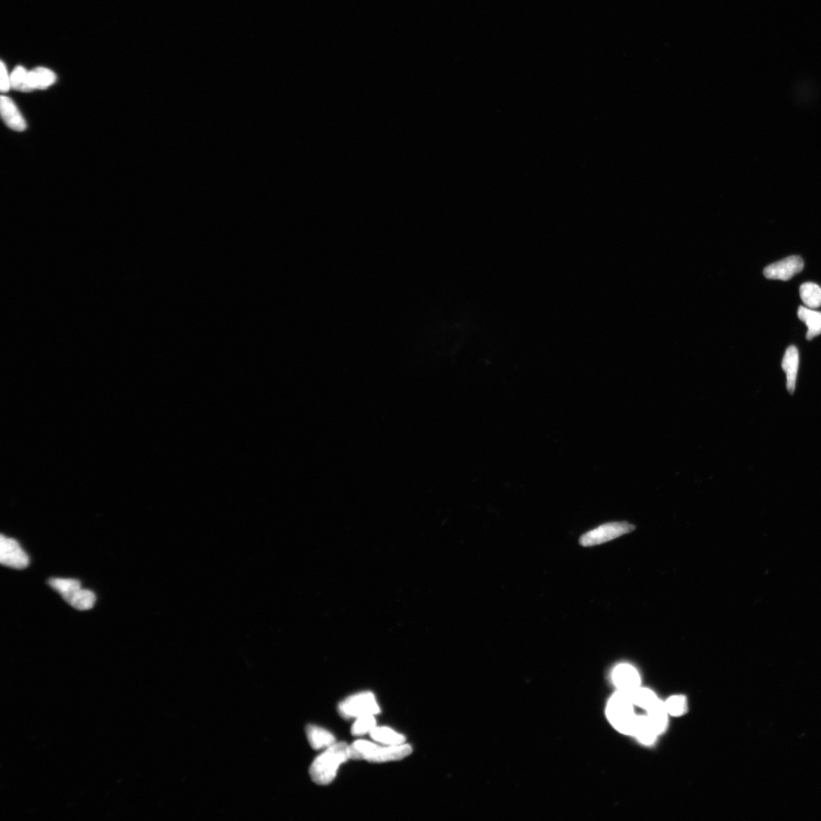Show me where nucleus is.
<instances>
[{
  "label": "nucleus",
  "mask_w": 821,
  "mask_h": 821,
  "mask_svg": "<svg viewBox=\"0 0 821 821\" xmlns=\"http://www.w3.org/2000/svg\"><path fill=\"white\" fill-rule=\"evenodd\" d=\"M348 760L349 754L347 744L335 743L313 762L310 769L312 780L319 785L330 784L335 779L338 766Z\"/></svg>",
  "instance_id": "obj_1"
},
{
  "label": "nucleus",
  "mask_w": 821,
  "mask_h": 821,
  "mask_svg": "<svg viewBox=\"0 0 821 821\" xmlns=\"http://www.w3.org/2000/svg\"><path fill=\"white\" fill-rule=\"evenodd\" d=\"M606 714L610 724L623 735L633 736L638 717L633 712V704L627 693L618 691L608 703Z\"/></svg>",
  "instance_id": "obj_2"
},
{
  "label": "nucleus",
  "mask_w": 821,
  "mask_h": 821,
  "mask_svg": "<svg viewBox=\"0 0 821 821\" xmlns=\"http://www.w3.org/2000/svg\"><path fill=\"white\" fill-rule=\"evenodd\" d=\"M48 584L75 609L90 610L95 603V594L91 590L82 589L78 579L52 578Z\"/></svg>",
  "instance_id": "obj_3"
},
{
  "label": "nucleus",
  "mask_w": 821,
  "mask_h": 821,
  "mask_svg": "<svg viewBox=\"0 0 821 821\" xmlns=\"http://www.w3.org/2000/svg\"><path fill=\"white\" fill-rule=\"evenodd\" d=\"M338 712L345 719L377 715L380 709L374 694L364 692L351 696L338 705Z\"/></svg>",
  "instance_id": "obj_4"
},
{
  "label": "nucleus",
  "mask_w": 821,
  "mask_h": 821,
  "mask_svg": "<svg viewBox=\"0 0 821 821\" xmlns=\"http://www.w3.org/2000/svg\"><path fill=\"white\" fill-rule=\"evenodd\" d=\"M634 525L627 522H613L591 530L581 536L579 544L584 547H592L604 544L621 536L634 531Z\"/></svg>",
  "instance_id": "obj_5"
},
{
  "label": "nucleus",
  "mask_w": 821,
  "mask_h": 821,
  "mask_svg": "<svg viewBox=\"0 0 821 821\" xmlns=\"http://www.w3.org/2000/svg\"><path fill=\"white\" fill-rule=\"evenodd\" d=\"M0 563L17 570H23L29 565V557L21 549L18 542L5 537H0Z\"/></svg>",
  "instance_id": "obj_6"
},
{
  "label": "nucleus",
  "mask_w": 821,
  "mask_h": 821,
  "mask_svg": "<svg viewBox=\"0 0 821 821\" xmlns=\"http://www.w3.org/2000/svg\"><path fill=\"white\" fill-rule=\"evenodd\" d=\"M804 269V261L801 257L791 256L766 267L763 275L766 279L782 281L790 280Z\"/></svg>",
  "instance_id": "obj_7"
},
{
  "label": "nucleus",
  "mask_w": 821,
  "mask_h": 821,
  "mask_svg": "<svg viewBox=\"0 0 821 821\" xmlns=\"http://www.w3.org/2000/svg\"><path fill=\"white\" fill-rule=\"evenodd\" d=\"M612 680L620 692L629 694L640 687V677L634 667L628 664H621L616 667L612 673Z\"/></svg>",
  "instance_id": "obj_8"
},
{
  "label": "nucleus",
  "mask_w": 821,
  "mask_h": 821,
  "mask_svg": "<svg viewBox=\"0 0 821 821\" xmlns=\"http://www.w3.org/2000/svg\"><path fill=\"white\" fill-rule=\"evenodd\" d=\"M0 112L4 123L17 132H23L27 128L26 119L21 115L16 104L9 97L1 96Z\"/></svg>",
  "instance_id": "obj_9"
},
{
  "label": "nucleus",
  "mask_w": 821,
  "mask_h": 821,
  "mask_svg": "<svg viewBox=\"0 0 821 821\" xmlns=\"http://www.w3.org/2000/svg\"><path fill=\"white\" fill-rule=\"evenodd\" d=\"M412 752V748L409 744H400V746L389 747L378 746L367 761L371 763L399 761L407 758Z\"/></svg>",
  "instance_id": "obj_10"
},
{
  "label": "nucleus",
  "mask_w": 821,
  "mask_h": 821,
  "mask_svg": "<svg viewBox=\"0 0 821 821\" xmlns=\"http://www.w3.org/2000/svg\"><path fill=\"white\" fill-rule=\"evenodd\" d=\"M798 363L799 356L797 348L794 345L788 348L783 360L782 367L787 375V389L791 394L794 392L795 388Z\"/></svg>",
  "instance_id": "obj_11"
},
{
  "label": "nucleus",
  "mask_w": 821,
  "mask_h": 821,
  "mask_svg": "<svg viewBox=\"0 0 821 821\" xmlns=\"http://www.w3.org/2000/svg\"><path fill=\"white\" fill-rule=\"evenodd\" d=\"M56 80V75L53 71L45 68H36L28 72V90H46Z\"/></svg>",
  "instance_id": "obj_12"
},
{
  "label": "nucleus",
  "mask_w": 821,
  "mask_h": 821,
  "mask_svg": "<svg viewBox=\"0 0 821 821\" xmlns=\"http://www.w3.org/2000/svg\"><path fill=\"white\" fill-rule=\"evenodd\" d=\"M311 747L315 750L328 748L336 743V738L330 731L316 726L309 725L306 728Z\"/></svg>",
  "instance_id": "obj_13"
},
{
  "label": "nucleus",
  "mask_w": 821,
  "mask_h": 821,
  "mask_svg": "<svg viewBox=\"0 0 821 821\" xmlns=\"http://www.w3.org/2000/svg\"><path fill=\"white\" fill-rule=\"evenodd\" d=\"M798 318L807 326L806 338L812 340L821 334V312L810 310L803 306H799L798 311Z\"/></svg>",
  "instance_id": "obj_14"
},
{
  "label": "nucleus",
  "mask_w": 821,
  "mask_h": 821,
  "mask_svg": "<svg viewBox=\"0 0 821 821\" xmlns=\"http://www.w3.org/2000/svg\"><path fill=\"white\" fill-rule=\"evenodd\" d=\"M658 736L648 717H638L633 736L645 746H651Z\"/></svg>",
  "instance_id": "obj_15"
},
{
  "label": "nucleus",
  "mask_w": 821,
  "mask_h": 821,
  "mask_svg": "<svg viewBox=\"0 0 821 821\" xmlns=\"http://www.w3.org/2000/svg\"><path fill=\"white\" fill-rule=\"evenodd\" d=\"M648 717L658 735L662 734L667 726V714L665 702L660 699L648 709Z\"/></svg>",
  "instance_id": "obj_16"
},
{
  "label": "nucleus",
  "mask_w": 821,
  "mask_h": 821,
  "mask_svg": "<svg viewBox=\"0 0 821 821\" xmlns=\"http://www.w3.org/2000/svg\"><path fill=\"white\" fill-rule=\"evenodd\" d=\"M371 738L387 746H400L406 741V738L388 727H375L370 731Z\"/></svg>",
  "instance_id": "obj_17"
},
{
  "label": "nucleus",
  "mask_w": 821,
  "mask_h": 821,
  "mask_svg": "<svg viewBox=\"0 0 821 821\" xmlns=\"http://www.w3.org/2000/svg\"><path fill=\"white\" fill-rule=\"evenodd\" d=\"M800 296L809 308H818L821 306V288L817 284L807 282L800 287Z\"/></svg>",
  "instance_id": "obj_18"
},
{
  "label": "nucleus",
  "mask_w": 821,
  "mask_h": 821,
  "mask_svg": "<svg viewBox=\"0 0 821 821\" xmlns=\"http://www.w3.org/2000/svg\"><path fill=\"white\" fill-rule=\"evenodd\" d=\"M379 746L367 741L359 740L348 746L349 759L367 760Z\"/></svg>",
  "instance_id": "obj_19"
},
{
  "label": "nucleus",
  "mask_w": 821,
  "mask_h": 821,
  "mask_svg": "<svg viewBox=\"0 0 821 821\" xmlns=\"http://www.w3.org/2000/svg\"><path fill=\"white\" fill-rule=\"evenodd\" d=\"M628 694L633 705L647 710L659 699L651 689L640 687Z\"/></svg>",
  "instance_id": "obj_20"
},
{
  "label": "nucleus",
  "mask_w": 821,
  "mask_h": 821,
  "mask_svg": "<svg viewBox=\"0 0 821 821\" xmlns=\"http://www.w3.org/2000/svg\"><path fill=\"white\" fill-rule=\"evenodd\" d=\"M665 704L667 714L672 717H682L686 714L687 710V699L685 697L682 695H676L670 697L666 700Z\"/></svg>",
  "instance_id": "obj_21"
},
{
  "label": "nucleus",
  "mask_w": 821,
  "mask_h": 821,
  "mask_svg": "<svg viewBox=\"0 0 821 821\" xmlns=\"http://www.w3.org/2000/svg\"><path fill=\"white\" fill-rule=\"evenodd\" d=\"M28 72L23 67H17L10 75L11 87L12 89L28 92Z\"/></svg>",
  "instance_id": "obj_22"
},
{
  "label": "nucleus",
  "mask_w": 821,
  "mask_h": 821,
  "mask_svg": "<svg viewBox=\"0 0 821 821\" xmlns=\"http://www.w3.org/2000/svg\"><path fill=\"white\" fill-rule=\"evenodd\" d=\"M376 727V719L374 715H369L357 718L352 728L353 735L363 736Z\"/></svg>",
  "instance_id": "obj_23"
},
{
  "label": "nucleus",
  "mask_w": 821,
  "mask_h": 821,
  "mask_svg": "<svg viewBox=\"0 0 821 821\" xmlns=\"http://www.w3.org/2000/svg\"><path fill=\"white\" fill-rule=\"evenodd\" d=\"M0 78H1V82H0V90H1L3 93L8 92L11 89L10 76L8 75L6 68L5 67L4 62H1Z\"/></svg>",
  "instance_id": "obj_24"
}]
</instances>
